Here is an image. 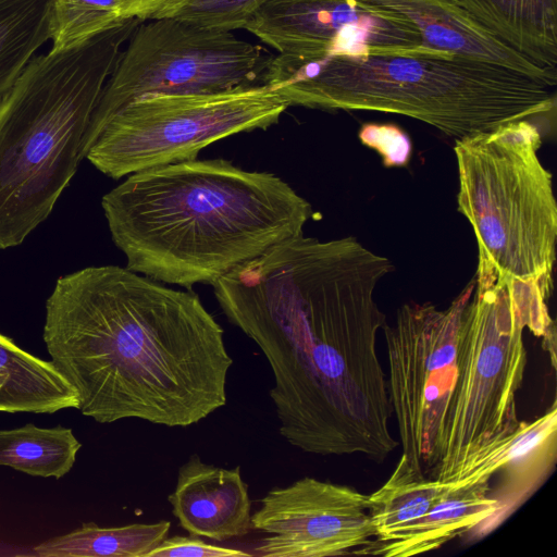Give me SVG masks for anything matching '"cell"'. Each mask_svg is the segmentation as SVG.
<instances>
[{
    "label": "cell",
    "instance_id": "1",
    "mask_svg": "<svg viewBox=\"0 0 557 557\" xmlns=\"http://www.w3.org/2000/svg\"><path fill=\"white\" fill-rule=\"evenodd\" d=\"M393 270L352 236L300 234L212 284L227 320L270 364L278 431L292 446L376 462L398 446L376 352L386 317L374 298Z\"/></svg>",
    "mask_w": 557,
    "mask_h": 557
},
{
    "label": "cell",
    "instance_id": "2",
    "mask_svg": "<svg viewBox=\"0 0 557 557\" xmlns=\"http://www.w3.org/2000/svg\"><path fill=\"white\" fill-rule=\"evenodd\" d=\"M223 334L195 293L117 265L60 277L46 302L51 362L99 423L186 428L225 406Z\"/></svg>",
    "mask_w": 557,
    "mask_h": 557
},
{
    "label": "cell",
    "instance_id": "3",
    "mask_svg": "<svg viewBox=\"0 0 557 557\" xmlns=\"http://www.w3.org/2000/svg\"><path fill=\"white\" fill-rule=\"evenodd\" d=\"M101 205L127 269L188 289L302 234L313 214L281 177L224 159L131 174Z\"/></svg>",
    "mask_w": 557,
    "mask_h": 557
},
{
    "label": "cell",
    "instance_id": "4",
    "mask_svg": "<svg viewBox=\"0 0 557 557\" xmlns=\"http://www.w3.org/2000/svg\"><path fill=\"white\" fill-rule=\"evenodd\" d=\"M260 84L287 106L405 115L460 139L553 111V87L511 69L450 57H270Z\"/></svg>",
    "mask_w": 557,
    "mask_h": 557
},
{
    "label": "cell",
    "instance_id": "5",
    "mask_svg": "<svg viewBox=\"0 0 557 557\" xmlns=\"http://www.w3.org/2000/svg\"><path fill=\"white\" fill-rule=\"evenodd\" d=\"M140 22L32 58L0 97V249L22 244L70 184L102 89Z\"/></svg>",
    "mask_w": 557,
    "mask_h": 557
},
{
    "label": "cell",
    "instance_id": "6",
    "mask_svg": "<svg viewBox=\"0 0 557 557\" xmlns=\"http://www.w3.org/2000/svg\"><path fill=\"white\" fill-rule=\"evenodd\" d=\"M530 119L455 140L458 211L478 245L475 276L553 285L557 202Z\"/></svg>",
    "mask_w": 557,
    "mask_h": 557
},
{
    "label": "cell",
    "instance_id": "7",
    "mask_svg": "<svg viewBox=\"0 0 557 557\" xmlns=\"http://www.w3.org/2000/svg\"><path fill=\"white\" fill-rule=\"evenodd\" d=\"M474 277L461 317L457 377L432 473L444 484L486 443L516 429V398L527 366L523 331L543 337L555 326L547 307L553 285Z\"/></svg>",
    "mask_w": 557,
    "mask_h": 557
},
{
    "label": "cell",
    "instance_id": "8",
    "mask_svg": "<svg viewBox=\"0 0 557 557\" xmlns=\"http://www.w3.org/2000/svg\"><path fill=\"white\" fill-rule=\"evenodd\" d=\"M287 103L267 85L210 94H153L125 104L84 141V158L117 180L197 159L225 137L277 123Z\"/></svg>",
    "mask_w": 557,
    "mask_h": 557
},
{
    "label": "cell",
    "instance_id": "9",
    "mask_svg": "<svg viewBox=\"0 0 557 557\" xmlns=\"http://www.w3.org/2000/svg\"><path fill=\"white\" fill-rule=\"evenodd\" d=\"M269 59L259 46L231 30L177 17L139 23L102 89L85 140L115 111L147 95L210 94L260 85Z\"/></svg>",
    "mask_w": 557,
    "mask_h": 557
},
{
    "label": "cell",
    "instance_id": "10",
    "mask_svg": "<svg viewBox=\"0 0 557 557\" xmlns=\"http://www.w3.org/2000/svg\"><path fill=\"white\" fill-rule=\"evenodd\" d=\"M475 277L446 309L406 302L394 324L383 327L388 363V397L403 455L432 473L438 460L444 417L457 377L459 329Z\"/></svg>",
    "mask_w": 557,
    "mask_h": 557
},
{
    "label": "cell",
    "instance_id": "11",
    "mask_svg": "<svg viewBox=\"0 0 557 557\" xmlns=\"http://www.w3.org/2000/svg\"><path fill=\"white\" fill-rule=\"evenodd\" d=\"M280 54L344 57H450L426 48L401 15L362 0H268L245 23Z\"/></svg>",
    "mask_w": 557,
    "mask_h": 557
},
{
    "label": "cell",
    "instance_id": "12",
    "mask_svg": "<svg viewBox=\"0 0 557 557\" xmlns=\"http://www.w3.org/2000/svg\"><path fill=\"white\" fill-rule=\"evenodd\" d=\"M251 528L267 533L255 548L262 557L356 554L375 541L369 495L309 476L269 491Z\"/></svg>",
    "mask_w": 557,
    "mask_h": 557
},
{
    "label": "cell",
    "instance_id": "13",
    "mask_svg": "<svg viewBox=\"0 0 557 557\" xmlns=\"http://www.w3.org/2000/svg\"><path fill=\"white\" fill-rule=\"evenodd\" d=\"M557 458V404L532 421H520L516 429L486 443L447 483L463 485L487 480L496 512L463 537L482 540L506 521L548 479Z\"/></svg>",
    "mask_w": 557,
    "mask_h": 557
},
{
    "label": "cell",
    "instance_id": "14",
    "mask_svg": "<svg viewBox=\"0 0 557 557\" xmlns=\"http://www.w3.org/2000/svg\"><path fill=\"white\" fill-rule=\"evenodd\" d=\"M168 500L190 535L222 542L243 537L252 529L251 500L239 467L207 465L193 454L178 469Z\"/></svg>",
    "mask_w": 557,
    "mask_h": 557
},
{
    "label": "cell",
    "instance_id": "15",
    "mask_svg": "<svg viewBox=\"0 0 557 557\" xmlns=\"http://www.w3.org/2000/svg\"><path fill=\"white\" fill-rule=\"evenodd\" d=\"M408 20L426 48L495 63L550 87L554 70L539 66L480 26L455 0H362Z\"/></svg>",
    "mask_w": 557,
    "mask_h": 557
},
{
    "label": "cell",
    "instance_id": "16",
    "mask_svg": "<svg viewBox=\"0 0 557 557\" xmlns=\"http://www.w3.org/2000/svg\"><path fill=\"white\" fill-rule=\"evenodd\" d=\"M497 510L490 497V481L449 485L426 515L404 539L375 543L357 552L358 555L408 557L440 548L457 536H465Z\"/></svg>",
    "mask_w": 557,
    "mask_h": 557
},
{
    "label": "cell",
    "instance_id": "17",
    "mask_svg": "<svg viewBox=\"0 0 557 557\" xmlns=\"http://www.w3.org/2000/svg\"><path fill=\"white\" fill-rule=\"evenodd\" d=\"M480 26L541 67L557 66V0H455Z\"/></svg>",
    "mask_w": 557,
    "mask_h": 557
},
{
    "label": "cell",
    "instance_id": "18",
    "mask_svg": "<svg viewBox=\"0 0 557 557\" xmlns=\"http://www.w3.org/2000/svg\"><path fill=\"white\" fill-rule=\"evenodd\" d=\"M446 488L447 484L428 479L401 455L388 480L369 495L374 542L386 543L407 536Z\"/></svg>",
    "mask_w": 557,
    "mask_h": 557
},
{
    "label": "cell",
    "instance_id": "19",
    "mask_svg": "<svg viewBox=\"0 0 557 557\" xmlns=\"http://www.w3.org/2000/svg\"><path fill=\"white\" fill-rule=\"evenodd\" d=\"M170 528L168 520L111 528L85 522L41 542L33 550L39 557H146L168 536Z\"/></svg>",
    "mask_w": 557,
    "mask_h": 557
},
{
    "label": "cell",
    "instance_id": "20",
    "mask_svg": "<svg viewBox=\"0 0 557 557\" xmlns=\"http://www.w3.org/2000/svg\"><path fill=\"white\" fill-rule=\"evenodd\" d=\"M81 447L71 428L27 423L0 430V466L33 476L61 479L73 468Z\"/></svg>",
    "mask_w": 557,
    "mask_h": 557
},
{
    "label": "cell",
    "instance_id": "21",
    "mask_svg": "<svg viewBox=\"0 0 557 557\" xmlns=\"http://www.w3.org/2000/svg\"><path fill=\"white\" fill-rule=\"evenodd\" d=\"M54 0H0V97L51 37Z\"/></svg>",
    "mask_w": 557,
    "mask_h": 557
},
{
    "label": "cell",
    "instance_id": "22",
    "mask_svg": "<svg viewBox=\"0 0 557 557\" xmlns=\"http://www.w3.org/2000/svg\"><path fill=\"white\" fill-rule=\"evenodd\" d=\"M124 20L120 0H54L50 17L51 49L78 45Z\"/></svg>",
    "mask_w": 557,
    "mask_h": 557
},
{
    "label": "cell",
    "instance_id": "23",
    "mask_svg": "<svg viewBox=\"0 0 557 557\" xmlns=\"http://www.w3.org/2000/svg\"><path fill=\"white\" fill-rule=\"evenodd\" d=\"M268 0H193L174 17L223 30L243 28Z\"/></svg>",
    "mask_w": 557,
    "mask_h": 557
},
{
    "label": "cell",
    "instance_id": "24",
    "mask_svg": "<svg viewBox=\"0 0 557 557\" xmlns=\"http://www.w3.org/2000/svg\"><path fill=\"white\" fill-rule=\"evenodd\" d=\"M360 141L377 152L385 168L406 166L411 158L410 137L391 123H366L359 132Z\"/></svg>",
    "mask_w": 557,
    "mask_h": 557
},
{
    "label": "cell",
    "instance_id": "25",
    "mask_svg": "<svg viewBox=\"0 0 557 557\" xmlns=\"http://www.w3.org/2000/svg\"><path fill=\"white\" fill-rule=\"evenodd\" d=\"M252 554L209 544L195 535L165 537L146 557H247Z\"/></svg>",
    "mask_w": 557,
    "mask_h": 557
},
{
    "label": "cell",
    "instance_id": "26",
    "mask_svg": "<svg viewBox=\"0 0 557 557\" xmlns=\"http://www.w3.org/2000/svg\"><path fill=\"white\" fill-rule=\"evenodd\" d=\"M193 0H120L125 18L151 21L174 17Z\"/></svg>",
    "mask_w": 557,
    "mask_h": 557
},
{
    "label": "cell",
    "instance_id": "27",
    "mask_svg": "<svg viewBox=\"0 0 557 557\" xmlns=\"http://www.w3.org/2000/svg\"><path fill=\"white\" fill-rule=\"evenodd\" d=\"M0 411L20 412L17 404L10 391L9 379L0 375Z\"/></svg>",
    "mask_w": 557,
    "mask_h": 557
}]
</instances>
